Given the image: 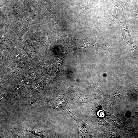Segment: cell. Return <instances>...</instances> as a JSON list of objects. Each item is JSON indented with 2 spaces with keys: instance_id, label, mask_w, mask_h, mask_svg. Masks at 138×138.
<instances>
[{
  "instance_id": "cell-1",
  "label": "cell",
  "mask_w": 138,
  "mask_h": 138,
  "mask_svg": "<svg viewBox=\"0 0 138 138\" xmlns=\"http://www.w3.org/2000/svg\"><path fill=\"white\" fill-rule=\"evenodd\" d=\"M120 22L123 27L122 35L124 42L128 44L131 49L132 54L135 58L138 55V48L135 44L130 33V31L126 24V20L122 16Z\"/></svg>"
},
{
  "instance_id": "cell-3",
  "label": "cell",
  "mask_w": 138,
  "mask_h": 138,
  "mask_svg": "<svg viewBox=\"0 0 138 138\" xmlns=\"http://www.w3.org/2000/svg\"><path fill=\"white\" fill-rule=\"evenodd\" d=\"M67 103V102L62 98H58L51 104V107L57 110H62Z\"/></svg>"
},
{
  "instance_id": "cell-2",
  "label": "cell",
  "mask_w": 138,
  "mask_h": 138,
  "mask_svg": "<svg viewBox=\"0 0 138 138\" xmlns=\"http://www.w3.org/2000/svg\"><path fill=\"white\" fill-rule=\"evenodd\" d=\"M127 2V0H120L117 3L115 7L113 14L109 19V23L110 25H114L119 20L123 9Z\"/></svg>"
},
{
  "instance_id": "cell-4",
  "label": "cell",
  "mask_w": 138,
  "mask_h": 138,
  "mask_svg": "<svg viewBox=\"0 0 138 138\" xmlns=\"http://www.w3.org/2000/svg\"><path fill=\"white\" fill-rule=\"evenodd\" d=\"M133 114L135 117L138 120V113L134 112Z\"/></svg>"
}]
</instances>
